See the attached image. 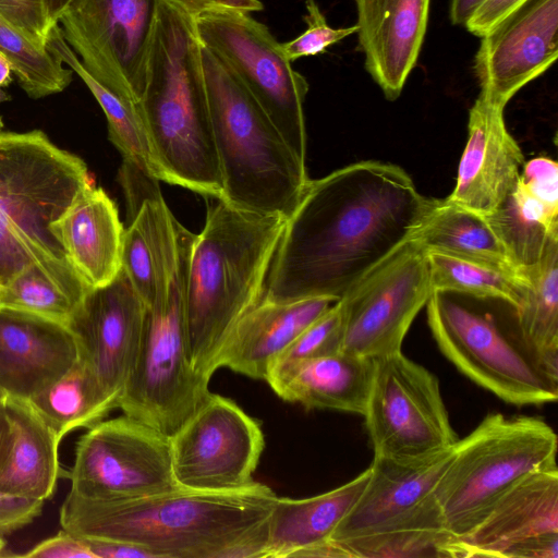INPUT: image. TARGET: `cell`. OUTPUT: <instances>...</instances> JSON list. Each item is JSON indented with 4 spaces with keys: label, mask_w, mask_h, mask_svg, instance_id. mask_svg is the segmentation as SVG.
<instances>
[{
    "label": "cell",
    "mask_w": 558,
    "mask_h": 558,
    "mask_svg": "<svg viewBox=\"0 0 558 558\" xmlns=\"http://www.w3.org/2000/svg\"><path fill=\"white\" fill-rule=\"evenodd\" d=\"M432 204L389 162L359 161L310 180L287 218L263 300H340L414 236Z\"/></svg>",
    "instance_id": "6da1fadb"
},
{
    "label": "cell",
    "mask_w": 558,
    "mask_h": 558,
    "mask_svg": "<svg viewBox=\"0 0 558 558\" xmlns=\"http://www.w3.org/2000/svg\"><path fill=\"white\" fill-rule=\"evenodd\" d=\"M276 498L254 481L234 490L178 487L114 501L69 492L60 524L82 538L138 546L154 558H257L264 557L266 522Z\"/></svg>",
    "instance_id": "7a4b0ae2"
},
{
    "label": "cell",
    "mask_w": 558,
    "mask_h": 558,
    "mask_svg": "<svg viewBox=\"0 0 558 558\" xmlns=\"http://www.w3.org/2000/svg\"><path fill=\"white\" fill-rule=\"evenodd\" d=\"M155 288L134 369L119 399L123 414L168 437L202 405L209 380L193 366L186 328V286L196 234L162 195L147 201Z\"/></svg>",
    "instance_id": "3957f363"
},
{
    "label": "cell",
    "mask_w": 558,
    "mask_h": 558,
    "mask_svg": "<svg viewBox=\"0 0 558 558\" xmlns=\"http://www.w3.org/2000/svg\"><path fill=\"white\" fill-rule=\"evenodd\" d=\"M209 205L194 241L186 286L192 364L207 380L239 320L265 295L287 218Z\"/></svg>",
    "instance_id": "277c9868"
},
{
    "label": "cell",
    "mask_w": 558,
    "mask_h": 558,
    "mask_svg": "<svg viewBox=\"0 0 558 558\" xmlns=\"http://www.w3.org/2000/svg\"><path fill=\"white\" fill-rule=\"evenodd\" d=\"M137 105L163 182L220 199L222 182L194 19L162 0Z\"/></svg>",
    "instance_id": "5b68a950"
},
{
    "label": "cell",
    "mask_w": 558,
    "mask_h": 558,
    "mask_svg": "<svg viewBox=\"0 0 558 558\" xmlns=\"http://www.w3.org/2000/svg\"><path fill=\"white\" fill-rule=\"evenodd\" d=\"M201 59L222 182L220 199L246 211L288 218L310 181L305 160L202 44Z\"/></svg>",
    "instance_id": "8992f818"
},
{
    "label": "cell",
    "mask_w": 558,
    "mask_h": 558,
    "mask_svg": "<svg viewBox=\"0 0 558 558\" xmlns=\"http://www.w3.org/2000/svg\"><path fill=\"white\" fill-rule=\"evenodd\" d=\"M452 448L408 460L374 456L368 482L330 541L347 558L446 557L451 537L434 488Z\"/></svg>",
    "instance_id": "52a82bcc"
},
{
    "label": "cell",
    "mask_w": 558,
    "mask_h": 558,
    "mask_svg": "<svg viewBox=\"0 0 558 558\" xmlns=\"http://www.w3.org/2000/svg\"><path fill=\"white\" fill-rule=\"evenodd\" d=\"M89 183L84 161L41 131H0V284L32 263L65 257L50 225Z\"/></svg>",
    "instance_id": "ba28073f"
},
{
    "label": "cell",
    "mask_w": 558,
    "mask_h": 558,
    "mask_svg": "<svg viewBox=\"0 0 558 558\" xmlns=\"http://www.w3.org/2000/svg\"><path fill=\"white\" fill-rule=\"evenodd\" d=\"M484 299L434 291L427 322L440 351L468 378L514 405L558 399L554 377L522 340L513 307L494 313Z\"/></svg>",
    "instance_id": "9c48e42d"
},
{
    "label": "cell",
    "mask_w": 558,
    "mask_h": 558,
    "mask_svg": "<svg viewBox=\"0 0 558 558\" xmlns=\"http://www.w3.org/2000/svg\"><path fill=\"white\" fill-rule=\"evenodd\" d=\"M558 437L543 420L490 413L463 439L434 488L451 541L465 536L526 474L556 463Z\"/></svg>",
    "instance_id": "30bf717a"
},
{
    "label": "cell",
    "mask_w": 558,
    "mask_h": 558,
    "mask_svg": "<svg viewBox=\"0 0 558 558\" xmlns=\"http://www.w3.org/2000/svg\"><path fill=\"white\" fill-rule=\"evenodd\" d=\"M199 43L211 51L272 121L291 149L306 160V78L280 43L250 13L219 11L194 19Z\"/></svg>",
    "instance_id": "8fae6325"
},
{
    "label": "cell",
    "mask_w": 558,
    "mask_h": 558,
    "mask_svg": "<svg viewBox=\"0 0 558 558\" xmlns=\"http://www.w3.org/2000/svg\"><path fill=\"white\" fill-rule=\"evenodd\" d=\"M365 426L374 456L418 459L458 441L437 377L402 351L375 359Z\"/></svg>",
    "instance_id": "7c38bea8"
},
{
    "label": "cell",
    "mask_w": 558,
    "mask_h": 558,
    "mask_svg": "<svg viewBox=\"0 0 558 558\" xmlns=\"http://www.w3.org/2000/svg\"><path fill=\"white\" fill-rule=\"evenodd\" d=\"M66 476L71 493L102 501L137 499L180 487L173 477L169 437L125 414L101 420L80 437Z\"/></svg>",
    "instance_id": "4fadbf2b"
},
{
    "label": "cell",
    "mask_w": 558,
    "mask_h": 558,
    "mask_svg": "<svg viewBox=\"0 0 558 558\" xmlns=\"http://www.w3.org/2000/svg\"><path fill=\"white\" fill-rule=\"evenodd\" d=\"M432 293L427 251L412 238L339 300L341 351L374 360L401 352Z\"/></svg>",
    "instance_id": "5bb4252c"
},
{
    "label": "cell",
    "mask_w": 558,
    "mask_h": 558,
    "mask_svg": "<svg viewBox=\"0 0 558 558\" xmlns=\"http://www.w3.org/2000/svg\"><path fill=\"white\" fill-rule=\"evenodd\" d=\"M158 0H73L61 34L87 72L114 94L138 102Z\"/></svg>",
    "instance_id": "9a60e30c"
},
{
    "label": "cell",
    "mask_w": 558,
    "mask_h": 558,
    "mask_svg": "<svg viewBox=\"0 0 558 558\" xmlns=\"http://www.w3.org/2000/svg\"><path fill=\"white\" fill-rule=\"evenodd\" d=\"M169 439L178 486L205 492L251 484L265 447L259 423L231 399L211 392Z\"/></svg>",
    "instance_id": "2e32d148"
},
{
    "label": "cell",
    "mask_w": 558,
    "mask_h": 558,
    "mask_svg": "<svg viewBox=\"0 0 558 558\" xmlns=\"http://www.w3.org/2000/svg\"><path fill=\"white\" fill-rule=\"evenodd\" d=\"M146 315V303L121 268L108 284L88 289L66 325L78 360L118 408L137 361Z\"/></svg>",
    "instance_id": "e0dca14e"
},
{
    "label": "cell",
    "mask_w": 558,
    "mask_h": 558,
    "mask_svg": "<svg viewBox=\"0 0 558 558\" xmlns=\"http://www.w3.org/2000/svg\"><path fill=\"white\" fill-rule=\"evenodd\" d=\"M474 72L481 95L505 108L558 57V0H526L481 37Z\"/></svg>",
    "instance_id": "ac0fdd59"
},
{
    "label": "cell",
    "mask_w": 558,
    "mask_h": 558,
    "mask_svg": "<svg viewBox=\"0 0 558 558\" xmlns=\"http://www.w3.org/2000/svg\"><path fill=\"white\" fill-rule=\"evenodd\" d=\"M504 109L478 95L470 109L468 140L450 202L482 216L493 214L515 190L524 156L509 133Z\"/></svg>",
    "instance_id": "d6986e66"
},
{
    "label": "cell",
    "mask_w": 558,
    "mask_h": 558,
    "mask_svg": "<svg viewBox=\"0 0 558 558\" xmlns=\"http://www.w3.org/2000/svg\"><path fill=\"white\" fill-rule=\"evenodd\" d=\"M558 533L557 464L533 471L508 488L463 537L450 541L446 557H497L529 537Z\"/></svg>",
    "instance_id": "ffe728a7"
},
{
    "label": "cell",
    "mask_w": 558,
    "mask_h": 558,
    "mask_svg": "<svg viewBox=\"0 0 558 558\" xmlns=\"http://www.w3.org/2000/svg\"><path fill=\"white\" fill-rule=\"evenodd\" d=\"M78 360L66 325L0 307V389L29 399L63 376Z\"/></svg>",
    "instance_id": "44dd1931"
},
{
    "label": "cell",
    "mask_w": 558,
    "mask_h": 558,
    "mask_svg": "<svg viewBox=\"0 0 558 558\" xmlns=\"http://www.w3.org/2000/svg\"><path fill=\"white\" fill-rule=\"evenodd\" d=\"M365 69L389 100L397 99L415 66L430 0H354Z\"/></svg>",
    "instance_id": "7402d4cb"
},
{
    "label": "cell",
    "mask_w": 558,
    "mask_h": 558,
    "mask_svg": "<svg viewBox=\"0 0 558 558\" xmlns=\"http://www.w3.org/2000/svg\"><path fill=\"white\" fill-rule=\"evenodd\" d=\"M50 230L89 287L106 286L120 272L124 228L102 189L83 187Z\"/></svg>",
    "instance_id": "603a6c76"
},
{
    "label": "cell",
    "mask_w": 558,
    "mask_h": 558,
    "mask_svg": "<svg viewBox=\"0 0 558 558\" xmlns=\"http://www.w3.org/2000/svg\"><path fill=\"white\" fill-rule=\"evenodd\" d=\"M336 302L325 296L262 300L233 328L220 352L218 368L265 380L272 360Z\"/></svg>",
    "instance_id": "cb8c5ba5"
},
{
    "label": "cell",
    "mask_w": 558,
    "mask_h": 558,
    "mask_svg": "<svg viewBox=\"0 0 558 558\" xmlns=\"http://www.w3.org/2000/svg\"><path fill=\"white\" fill-rule=\"evenodd\" d=\"M374 368V359L338 351L291 364L265 380L288 402L363 415Z\"/></svg>",
    "instance_id": "d4e9b609"
},
{
    "label": "cell",
    "mask_w": 558,
    "mask_h": 558,
    "mask_svg": "<svg viewBox=\"0 0 558 558\" xmlns=\"http://www.w3.org/2000/svg\"><path fill=\"white\" fill-rule=\"evenodd\" d=\"M369 466L350 482L327 493L303 498L277 497L266 522L264 557H302L330 536L363 492Z\"/></svg>",
    "instance_id": "484cf974"
},
{
    "label": "cell",
    "mask_w": 558,
    "mask_h": 558,
    "mask_svg": "<svg viewBox=\"0 0 558 558\" xmlns=\"http://www.w3.org/2000/svg\"><path fill=\"white\" fill-rule=\"evenodd\" d=\"M4 404L11 423L12 447L0 472V493L50 499L61 471L58 454L61 440L28 399L7 396Z\"/></svg>",
    "instance_id": "4316f807"
},
{
    "label": "cell",
    "mask_w": 558,
    "mask_h": 558,
    "mask_svg": "<svg viewBox=\"0 0 558 558\" xmlns=\"http://www.w3.org/2000/svg\"><path fill=\"white\" fill-rule=\"evenodd\" d=\"M90 287L65 257L32 263L0 284V307L68 325Z\"/></svg>",
    "instance_id": "83f0119b"
},
{
    "label": "cell",
    "mask_w": 558,
    "mask_h": 558,
    "mask_svg": "<svg viewBox=\"0 0 558 558\" xmlns=\"http://www.w3.org/2000/svg\"><path fill=\"white\" fill-rule=\"evenodd\" d=\"M46 47L54 58L78 75L95 97L106 116L109 140L121 153L123 162L138 168L157 181H163L137 102L114 94L92 76L65 43L59 24L50 29Z\"/></svg>",
    "instance_id": "f1b7e54d"
},
{
    "label": "cell",
    "mask_w": 558,
    "mask_h": 558,
    "mask_svg": "<svg viewBox=\"0 0 558 558\" xmlns=\"http://www.w3.org/2000/svg\"><path fill=\"white\" fill-rule=\"evenodd\" d=\"M413 238L427 252L471 259L520 275L487 219L447 197L433 199Z\"/></svg>",
    "instance_id": "f546056e"
},
{
    "label": "cell",
    "mask_w": 558,
    "mask_h": 558,
    "mask_svg": "<svg viewBox=\"0 0 558 558\" xmlns=\"http://www.w3.org/2000/svg\"><path fill=\"white\" fill-rule=\"evenodd\" d=\"M522 276L525 293L513 308L519 333L543 366L558 378V241Z\"/></svg>",
    "instance_id": "4dcf8cb0"
},
{
    "label": "cell",
    "mask_w": 558,
    "mask_h": 558,
    "mask_svg": "<svg viewBox=\"0 0 558 558\" xmlns=\"http://www.w3.org/2000/svg\"><path fill=\"white\" fill-rule=\"evenodd\" d=\"M28 400L60 440L75 429L92 427L118 408L80 360Z\"/></svg>",
    "instance_id": "1f68e13d"
},
{
    "label": "cell",
    "mask_w": 558,
    "mask_h": 558,
    "mask_svg": "<svg viewBox=\"0 0 558 558\" xmlns=\"http://www.w3.org/2000/svg\"><path fill=\"white\" fill-rule=\"evenodd\" d=\"M484 217L521 276L543 258L553 242L558 241V219L550 217L519 181L500 206Z\"/></svg>",
    "instance_id": "d6a6232c"
},
{
    "label": "cell",
    "mask_w": 558,
    "mask_h": 558,
    "mask_svg": "<svg viewBox=\"0 0 558 558\" xmlns=\"http://www.w3.org/2000/svg\"><path fill=\"white\" fill-rule=\"evenodd\" d=\"M430 287L484 300H499L517 308L522 303L526 279L506 269L439 252H427Z\"/></svg>",
    "instance_id": "836d02e7"
},
{
    "label": "cell",
    "mask_w": 558,
    "mask_h": 558,
    "mask_svg": "<svg viewBox=\"0 0 558 558\" xmlns=\"http://www.w3.org/2000/svg\"><path fill=\"white\" fill-rule=\"evenodd\" d=\"M0 54L8 60L20 86L31 98L60 93L72 81L73 71L70 68L1 17Z\"/></svg>",
    "instance_id": "e575fe53"
},
{
    "label": "cell",
    "mask_w": 558,
    "mask_h": 558,
    "mask_svg": "<svg viewBox=\"0 0 558 558\" xmlns=\"http://www.w3.org/2000/svg\"><path fill=\"white\" fill-rule=\"evenodd\" d=\"M342 333L343 314L338 300L272 360L266 377L296 362L341 351Z\"/></svg>",
    "instance_id": "d590c367"
},
{
    "label": "cell",
    "mask_w": 558,
    "mask_h": 558,
    "mask_svg": "<svg viewBox=\"0 0 558 558\" xmlns=\"http://www.w3.org/2000/svg\"><path fill=\"white\" fill-rule=\"evenodd\" d=\"M305 8L306 29L296 38L280 43L284 57L291 63L303 57L324 53L328 47L357 32L356 24L341 28L329 26L315 0H306Z\"/></svg>",
    "instance_id": "8d00e7d4"
},
{
    "label": "cell",
    "mask_w": 558,
    "mask_h": 558,
    "mask_svg": "<svg viewBox=\"0 0 558 558\" xmlns=\"http://www.w3.org/2000/svg\"><path fill=\"white\" fill-rule=\"evenodd\" d=\"M0 17L16 28L33 44L47 48L52 28L46 0H0Z\"/></svg>",
    "instance_id": "74e56055"
},
{
    "label": "cell",
    "mask_w": 558,
    "mask_h": 558,
    "mask_svg": "<svg viewBox=\"0 0 558 558\" xmlns=\"http://www.w3.org/2000/svg\"><path fill=\"white\" fill-rule=\"evenodd\" d=\"M519 184L555 219H558V165L539 156L524 162Z\"/></svg>",
    "instance_id": "f35d334b"
},
{
    "label": "cell",
    "mask_w": 558,
    "mask_h": 558,
    "mask_svg": "<svg viewBox=\"0 0 558 558\" xmlns=\"http://www.w3.org/2000/svg\"><path fill=\"white\" fill-rule=\"evenodd\" d=\"M44 500L0 493V536L13 533L37 518Z\"/></svg>",
    "instance_id": "ab89813d"
},
{
    "label": "cell",
    "mask_w": 558,
    "mask_h": 558,
    "mask_svg": "<svg viewBox=\"0 0 558 558\" xmlns=\"http://www.w3.org/2000/svg\"><path fill=\"white\" fill-rule=\"evenodd\" d=\"M21 557L36 558H95L84 538L62 529L57 535L41 541Z\"/></svg>",
    "instance_id": "60d3db41"
},
{
    "label": "cell",
    "mask_w": 558,
    "mask_h": 558,
    "mask_svg": "<svg viewBox=\"0 0 558 558\" xmlns=\"http://www.w3.org/2000/svg\"><path fill=\"white\" fill-rule=\"evenodd\" d=\"M525 1L484 0L472 13L464 26L473 35L482 37Z\"/></svg>",
    "instance_id": "b9f144b4"
},
{
    "label": "cell",
    "mask_w": 558,
    "mask_h": 558,
    "mask_svg": "<svg viewBox=\"0 0 558 558\" xmlns=\"http://www.w3.org/2000/svg\"><path fill=\"white\" fill-rule=\"evenodd\" d=\"M186 15L195 19L204 13L234 11L253 13L262 11L264 5L259 0H162Z\"/></svg>",
    "instance_id": "7bdbcfd3"
},
{
    "label": "cell",
    "mask_w": 558,
    "mask_h": 558,
    "mask_svg": "<svg viewBox=\"0 0 558 558\" xmlns=\"http://www.w3.org/2000/svg\"><path fill=\"white\" fill-rule=\"evenodd\" d=\"M499 558H558V533L520 541L505 548Z\"/></svg>",
    "instance_id": "ee69618b"
},
{
    "label": "cell",
    "mask_w": 558,
    "mask_h": 558,
    "mask_svg": "<svg viewBox=\"0 0 558 558\" xmlns=\"http://www.w3.org/2000/svg\"><path fill=\"white\" fill-rule=\"evenodd\" d=\"M84 541L95 558H154L146 549L131 544L95 538Z\"/></svg>",
    "instance_id": "f6af8a7d"
},
{
    "label": "cell",
    "mask_w": 558,
    "mask_h": 558,
    "mask_svg": "<svg viewBox=\"0 0 558 558\" xmlns=\"http://www.w3.org/2000/svg\"><path fill=\"white\" fill-rule=\"evenodd\" d=\"M12 447L11 423L8 417L4 398L0 399V472L4 468Z\"/></svg>",
    "instance_id": "bcb514c9"
},
{
    "label": "cell",
    "mask_w": 558,
    "mask_h": 558,
    "mask_svg": "<svg viewBox=\"0 0 558 558\" xmlns=\"http://www.w3.org/2000/svg\"><path fill=\"white\" fill-rule=\"evenodd\" d=\"M484 0H451L450 20L454 25H463L470 19L472 13Z\"/></svg>",
    "instance_id": "7dc6e473"
},
{
    "label": "cell",
    "mask_w": 558,
    "mask_h": 558,
    "mask_svg": "<svg viewBox=\"0 0 558 558\" xmlns=\"http://www.w3.org/2000/svg\"><path fill=\"white\" fill-rule=\"evenodd\" d=\"M72 1L73 0H46L47 14L52 27L59 23L61 15Z\"/></svg>",
    "instance_id": "c3c4849f"
},
{
    "label": "cell",
    "mask_w": 558,
    "mask_h": 558,
    "mask_svg": "<svg viewBox=\"0 0 558 558\" xmlns=\"http://www.w3.org/2000/svg\"><path fill=\"white\" fill-rule=\"evenodd\" d=\"M12 69L8 60L0 54V88L8 86L12 82Z\"/></svg>",
    "instance_id": "681fc988"
},
{
    "label": "cell",
    "mask_w": 558,
    "mask_h": 558,
    "mask_svg": "<svg viewBox=\"0 0 558 558\" xmlns=\"http://www.w3.org/2000/svg\"><path fill=\"white\" fill-rule=\"evenodd\" d=\"M4 546H5V541L3 539L2 536H0V556H1V551L3 550Z\"/></svg>",
    "instance_id": "f907efd6"
},
{
    "label": "cell",
    "mask_w": 558,
    "mask_h": 558,
    "mask_svg": "<svg viewBox=\"0 0 558 558\" xmlns=\"http://www.w3.org/2000/svg\"><path fill=\"white\" fill-rule=\"evenodd\" d=\"M5 397H7V395L0 389V399H3Z\"/></svg>",
    "instance_id": "816d5d0a"
}]
</instances>
